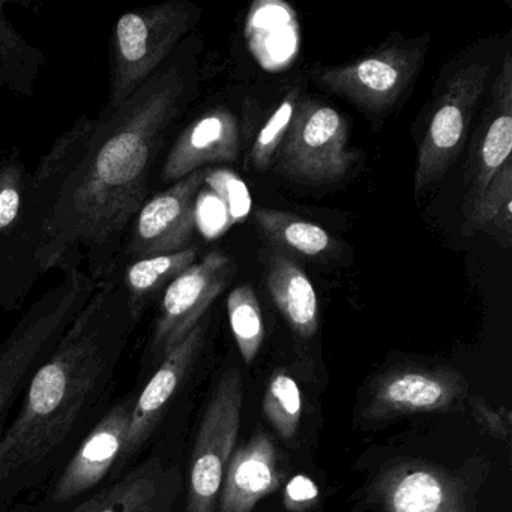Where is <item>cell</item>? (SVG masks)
Returning <instances> with one entry per match:
<instances>
[{
    "mask_svg": "<svg viewBox=\"0 0 512 512\" xmlns=\"http://www.w3.org/2000/svg\"><path fill=\"white\" fill-rule=\"evenodd\" d=\"M266 284L293 334L311 340L319 329V301L304 269L284 254H268Z\"/></svg>",
    "mask_w": 512,
    "mask_h": 512,
    "instance_id": "cell-21",
    "label": "cell"
},
{
    "mask_svg": "<svg viewBox=\"0 0 512 512\" xmlns=\"http://www.w3.org/2000/svg\"><path fill=\"white\" fill-rule=\"evenodd\" d=\"M199 248L191 244L173 254L145 257L119 263L104 281L115 284L127 302L131 323L137 328L145 314L157 305L166 287L197 262Z\"/></svg>",
    "mask_w": 512,
    "mask_h": 512,
    "instance_id": "cell-20",
    "label": "cell"
},
{
    "mask_svg": "<svg viewBox=\"0 0 512 512\" xmlns=\"http://www.w3.org/2000/svg\"><path fill=\"white\" fill-rule=\"evenodd\" d=\"M7 512H43L38 502H19Z\"/></svg>",
    "mask_w": 512,
    "mask_h": 512,
    "instance_id": "cell-32",
    "label": "cell"
},
{
    "mask_svg": "<svg viewBox=\"0 0 512 512\" xmlns=\"http://www.w3.org/2000/svg\"><path fill=\"white\" fill-rule=\"evenodd\" d=\"M211 311L173 347L142 385L134 386V404L124 451L112 479L137 463L172 422L176 407L193 382L208 341ZM110 479V481H112Z\"/></svg>",
    "mask_w": 512,
    "mask_h": 512,
    "instance_id": "cell-5",
    "label": "cell"
},
{
    "mask_svg": "<svg viewBox=\"0 0 512 512\" xmlns=\"http://www.w3.org/2000/svg\"><path fill=\"white\" fill-rule=\"evenodd\" d=\"M196 224L209 238L221 235L233 226L226 206L211 190L199 191L196 203Z\"/></svg>",
    "mask_w": 512,
    "mask_h": 512,
    "instance_id": "cell-30",
    "label": "cell"
},
{
    "mask_svg": "<svg viewBox=\"0 0 512 512\" xmlns=\"http://www.w3.org/2000/svg\"><path fill=\"white\" fill-rule=\"evenodd\" d=\"M370 499L382 512H470L463 481L428 461H394L374 479Z\"/></svg>",
    "mask_w": 512,
    "mask_h": 512,
    "instance_id": "cell-15",
    "label": "cell"
},
{
    "mask_svg": "<svg viewBox=\"0 0 512 512\" xmlns=\"http://www.w3.org/2000/svg\"><path fill=\"white\" fill-rule=\"evenodd\" d=\"M5 7L7 4L0 2V88L31 97L47 64L46 56L14 28Z\"/></svg>",
    "mask_w": 512,
    "mask_h": 512,
    "instance_id": "cell-22",
    "label": "cell"
},
{
    "mask_svg": "<svg viewBox=\"0 0 512 512\" xmlns=\"http://www.w3.org/2000/svg\"><path fill=\"white\" fill-rule=\"evenodd\" d=\"M319 496L316 484L304 475L295 476L284 491V506L290 512H305Z\"/></svg>",
    "mask_w": 512,
    "mask_h": 512,
    "instance_id": "cell-31",
    "label": "cell"
},
{
    "mask_svg": "<svg viewBox=\"0 0 512 512\" xmlns=\"http://www.w3.org/2000/svg\"><path fill=\"white\" fill-rule=\"evenodd\" d=\"M185 469L170 424L130 469L68 512H184Z\"/></svg>",
    "mask_w": 512,
    "mask_h": 512,
    "instance_id": "cell-10",
    "label": "cell"
},
{
    "mask_svg": "<svg viewBox=\"0 0 512 512\" xmlns=\"http://www.w3.org/2000/svg\"><path fill=\"white\" fill-rule=\"evenodd\" d=\"M31 175L17 155L0 160V307L5 311L22 307L40 280L22 248L23 209Z\"/></svg>",
    "mask_w": 512,
    "mask_h": 512,
    "instance_id": "cell-16",
    "label": "cell"
},
{
    "mask_svg": "<svg viewBox=\"0 0 512 512\" xmlns=\"http://www.w3.org/2000/svg\"><path fill=\"white\" fill-rule=\"evenodd\" d=\"M239 125L226 109H212L181 131L161 164L160 181L175 184L208 164L238 160Z\"/></svg>",
    "mask_w": 512,
    "mask_h": 512,
    "instance_id": "cell-17",
    "label": "cell"
},
{
    "mask_svg": "<svg viewBox=\"0 0 512 512\" xmlns=\"http://www.w3.org/2000/svg\"><path fill=\"white\" fill-rule=\"evenodd\" d=\"M134 329L121 290L100 281L35 371L0 439V512L46 485L112 406L116 374Z\"/></svg>",
    "mask_w": 512,
    "mask_h": 512,
    "instance_id": "cell-2",
    "label": "cell"
},
{
    "mask_svg": "<svg viewBox=\"0 0 512 512\" xmlns=\"http://www.w3.org/2000/svg\"><path fill=\"white\" fill-rule=\"evenodd\" d=\"M466 379L448 367H398L386 371L371 386L365 416L374 421L448 412L466 401Z\"/></svg>",
    "mask_w": 512,
    "mask_h": 512,
    "instance_id": "cell-14",
    "label": "cell"
},
{
    "mask_svg": "<svg viewBox=\"0 0 512 512\" xmlns=\"http://www.w3.org/2000/svg\"><path fill=\"white\" fill-rule=\"evenodd\" d=\"M233 274L235 263L230 256L223 251H209L166 287L155 305V316L140 356L136 386L142 385L161 359L196 328Z\"/></svg>",
    "mask_w": 512,
    "mask_h": 512,
    "instance_id": "cell-6",
    "label": "cell"
},
{
    "mask_svg": "<svg viewBox=\"0 0 512 512\" xmlns=\"http://www.w3.org/2000/svg\"><path fill=\"white\" fill-rule=\"evenodd\" d=\"M205 172L200 169L190 173L145 200L128 226L113 268L119 263L178 253L190 247L197 229L196 203Z\"/></svg>",
    "mask_w": 512,
    "mask_h": 512,
    "instance_id": "cell-13",
    "label": "cell"
},
{
    "mask_svg": "<svg viewBox=\"0 0 512 512\" xmlns=\"http://www.w3.org/2000/svg\"><path fill=\"white\" fill-rule=\"evenodd\" d=\"M134 391L115 398L91 433L52 476L37 500L43 512H68L112 479L124 451Z\"/></svg>",
    "mask_w": 512,
    "mask_h": 512,
    "instance_id": "cell-9",
    "label": "cell"
},
{
    "mask_svg": "<svg viewBox=\"0 0 512 512\" xmlns=\"http://www.w3.org/2000/svg\"><path fill=\"white\" fill-rule=\"evenodd\" d=\"M484 232L503 248L512 242V163L506 164L488 185L487 190L466 211L464 235Z\"/></svg>",
    "mask_w": 512,
    "mask_h": 512,
    "instance_id": "cell-24",
    "label": "cell"
},
{
    "mask_svg": "<svg viewBox=\"0 0 512 512\" xmlns=\"http://www.w3.org/2000/svg\"><path fill=\"white\" fill-rule=\"evenodd\" d=\"M299 98V89H292L257 134L250 151V164L256 172H266L275 160V155L292 124Z\"/></svg>",
    "mask_w": 512,
    "mask_h": 512,
    "instance_id": "cell-27",
    "label": "cell"
},
{
    "mask_svg": "<svg viewBox=\"0 0 512 512\" xmlns=\"http://www.w3.org/2000/svg\"><path fill=\"white\" fill-rule=\"evenodd\" d=\"M179 47L122 106L101 110L95 119L47 223L38 256L41 275L86 265L97 283L109 277L128 226L149 197L173 125L190 101L193 79Z\"/></svg>",
    "mask_w": 512,
    "mask_h": 512,
    "instance_id": "cell-1",
    "label": "cell"
},
{
    "mask_svg": "<svg viewBox=\"0 0 512 512\" xmlns=\"http://www.w3.org/2000/svg\"><path fill=\"white\" fill-rule=\"evenodd\" d=\"M244 386L236 368L221 374L200 418L185 469L184 512H217L241 424Z\"/></svg>",
    "mask_w": 512,
    "mask_h": 512,
    "instance_id": "cell-7",
    "label": "cell"
},
{
    "mask_svg": "<svg viewBox=\"0 0 512 512\" xmlns=\"http://www.w3.org/2000/svg\"><path fill=\"white\" fill-rule=\"evenodd\" d=\"M187 0H166L127 11L119 17L109 44V95L103 110L113 112L181 46L200 19Z\"/></svg>",
    "mask_w": 512,
    "mask_h": 512,
    "instance_id": "cell-4",
    "label": "cell"
},
{
    "mask_svg": "<svg viewBox=\"0 0 512 512\" xmlns=\"http://www.w3.org/2000/svg\"><path fill=\"white\" fill-rule=\"evenodd\" d=\"M97 287L83 269L67 272L28 308L0 344V439L35 371L52 355Z\"/></svg>",
    "mask_w": 512,
    "mask_h": 512,
    "instance_id": "cell-3",
    "label": "cell"
},
{
    "mask_svg": "<svg viewBox=\"0 0 512 512\" xmlns=\"http://www.w3.org/2000/svg\"><path fill=\"white\" fill-rule=\"evenodd\" d=\"M254 221L272 247L302 257H320L331 251L334 239L322 226L298 215L263 208L254 212Z\"/></svg>",
    "mask_w": 512,
    "mask_h": 512,
    "instance_id": "cell-23",
    "label": "cell"
},
{
    "mask_svg": "<svg viewBox=\"0 0 512 512\" xmlns=\"http://www.w3.org/2000/svg\"><path fill=\"white\" fill-rule=\"evenodd\" d=\"M490 67L473 62L458 71L437 100L416 158L413 193L421 200L455 163L469 133L470 122L484 95Z\"/></svg>",
    "mask_w": 512,
    "mask_h": 512,
    "instance_id": "cell-11",
    "label": "cell"
},
{
    "mask_svg": "<svg viewBox=\"0 0 512 512\" xmlns=\"http://www.w3.org/2000/svg\"><path fill=\"white\" fill-rule=\"evenodd\" d=\"M263 412L281 439L298 434L302 418V398L298 383L286 370H277L269 379L263 397Z\"/></svg>",
    "mask_w": 512,
    "mask_h": 512,
    "instance_id": "cell-26",
    "label": "cell"
},
{
    "mask_svg": "<svg viewBox=\"0 0 512 512\" xmlns=\"http://www.w3.org/2000/svg\"><path fill=\"white\" fill-rule=\"evenodd\" d=\"M230 328L245 364L256 359L265 338L262 308L253 287L244 284L227 296Z\"/></svg>",
    "mask_w": 512,
    "mask_h": 512,
    "instance_id": "cell-25",
    "label": "cell"
},
{
    "mask_svg": "<svg viewBox=\"0 0 512 512\" xmlns=\"http://www.w3.org/2000/svg\"><path fill=\"white\" fill-rule=\"evenodd\" d=\"M469 409L476 424L493 436L502 440L506 445H511L512 437V413L506 407H493L482 397H473L469 400Z\"/></svg>",
    "mask_w": 512,
    "mask_h": 512,
    "instance_id": "cell-29",
    "label": "cell"
},
{
    "mask_svg": "<svg viewBox=\"0 0 512 512\" xmlns=\"http://www.w3.org/2000/svg\"><path fill=\"white\" fill-rule=\"evenodd\" d=\"M203 184L224 203L232 223L245 220L251 209V196L247 185L235 173L226 169H206Z\"/></svg>",
    "mask_w": 512,
    "mask_h": 512,
    "instance_id": "cell-28",
    "label": "cell"
},
{
    "mask_svg": "<svg viewBox=\"0 0 512 512\" xmlns=\"http://www.w3.org/2000/svg\"><path fill=\"white\" fill-rule=\"evenodd\" d=\"M346 119L326 104L299 98L289 131L275 155L281 176L299 184L340 182L355 161L347 149Z\"/></svg>",
    "mask_w": 512,
    "mask_h": 512,
    "instance_id": "cell-8",
    "label": "cell"
},
{
    "mask_svg": "<svg viewBox=\"0 0 512 512\" xmlns=\"http://www.w3.org/2000/svg\"><path fill=\"white\" fill-rule=\"evenodd\" d=\"M427 49L421 44H392L340 67L314 71L319 88L350 101L364 112H388L412 85Z\"/></svg>",
    "mask_w": 512,
    "mask_h": 512,
    "instance_id": "cell-12",
    "label": "cell"
},
{
    "mask_svg": "<svg viewBox=\"0 0 512 512\" xmlns=\"http://www.w3.org/2000/svg\"><path fill=\"white\" fill-rule=\"evenodd\" d=\"M277 448L266 431L233 451L218 496V512H253L265 497L283 484Z\"/></svg>",
    "mask_w": 512,
    "mask_h": 512,
    "instance_id": "cell-18",
    "label": "cell"
},
{
    "mask_svg": "<svg viewBox=\"0 0 512 512\" xmlns=\"http://www.w3.org/2000/svg\"><path fill=\"white\" fill-rule=\"evenodd\" d=\"M493 101L487 118L479 130L478 142L473 149L472 176L464 209L475 205L487 190L494 176L508 163H512V58L505 53L502 70L494 80Z\"/></svg>",
    "mask_w": 512,
    "mask_h": 512,
    "instance_id": "cell-19",
    "label": "cell"
}]
</instances>
